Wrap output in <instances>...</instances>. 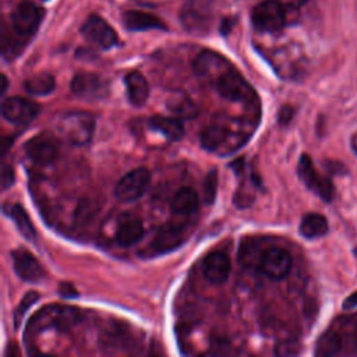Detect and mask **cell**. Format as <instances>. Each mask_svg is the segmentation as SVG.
I'll use <instances>...</instances> for the list:
<instances>
[{
	"mask_svg": "<svg viewBox=\"0 0 357 357\" xmlns=\"http://www.w3.org/2000/svg\"><path fill=\"white\" fill-rule=\"evenodd\" d=\"M43 17V11L32 1H21L11 13L13 28L20 35H32Z\"/></svg>",
	"mask_w": 357,
	"mask_h": 357,
	"instance_id": "obj_10",
	"label": "cell"
},
{
	"mask_svg": "<svg viewBox=\"0 0 357 357\" xmlns=\"http://www.w3.org/2000/svg\"><path fill=\"white\" fill-rule=\"evenodd\" d=\"M38 298H39V294H38L36 291H33V290L28 291V293L22 297L21 303L18 304V307L15 308V312H14V328H15V329L20 328V325L22 324V318H24L25 312L29 310V307H31L33 303L38 301Z\"/></svg>",
	"mask_w": 357,
	"mask_h": 357,
	"instance_id": "obj_30",
	"label": "cell"
},
{
	"mask_svg": "<svg viewBox=\"0 0 357 357\" xmlns=\"http://www.w3.org/2000/svg\"><path fill=\"white\" fill-rule=\"evenodd\" d=\"M14 183V169L11 165H4L1 172V187L3 190H7Z\"/></svg>",
	"mask_w": 357,
	"mask_h": 357,
	"instance_id": "obj_31",
	"label": "cell"
},
{
	"mask_svg": "<svg viewBox=\"0 0 357 357\" xmlns=\"http://www.w3.org/2000/svg\"><path fill=\"white\" fill-rule=\"evenodd\" d=\"M4 213L15 223L20 233L29 241L36 240V230L25 212V209L18 204H6L4 205Z\"/></svg>",
	"mask_w": 357,
	"mask_h": 357,
	"instance_id": "obj_22",
	"label": "cell"
},
{
	"mask_svg": "<svg viewBox=\"0 0 357 357\" xmlns=\"http://www.w3.org/2000/svg\"><path fill=\"white\" fill-rule=\"evenodd\" d=\"M230 135H231V132L226 126H223L220 123H213L202 130L201 145L206 151L216 152L225 146V144L229 141Z\"/></svg>",
	"mask_w": 357,
	"mask_h": 357,
	"instance_id": "obj_19",
	"label": "cell"
},
{
	"mask_svg": "<svg viewBox=\"0 0 357 357\" xmlns=\"http://www.w3.org/2000/svg\"><path fill=\"white\" fill-rule=\"evenodd\" d=\"M354 307H357V290L354 293H351L350 296H347L343 303V308H346V310L354 308Z\"/></svg>",
	"mask_w": 357,
	"mask_h": 357,
	"instance_id": "obj_34",
	"label": "cell"
},
{
	"mask_svg": "<svg viewBox=\"0 0 357 357\" xmlns=\"http://www.w3.org/2000/svg\"><path fill=\"white\" fill-rule=\"evenodd\" d=\"M167 109L178 119H192L198 114L197 103L184 92H176L166 100Z\"/></svg>",
	"mask_w": 357,
	"mask_h": 357,
	"instance_id": "obj_23",
	"label": "cell"
},
{
	"mask_svg": "<svg viewBox=\"0 0 357 357\" xmlns=\"http://www.w3.org/2000/svg\"><path fill=\"white\" fill-rule=\"evenodd\" d=\"M60 134L74 145L88 144L95 131V117L88 112H67L57 120Z\"/></svg>",
	"mask_w": 357,
	"mask_h": 357,
	"instance_id": "obj_1",
	"label": "cell"
},
{
	"mask_svg": "<svg viewBox=\"0 0 357 357\" xmlns=\"http://www.w3.org/2000/svg\"><path fill=\"white\" fill-rule=\"evenodd\" d=\"M258 266L262 273L272 279H283L291 268L290 254L280 247H269L262 250Z\"/></svg>",
	"mask_w": 357,
	"mask_h": 357,
	"instance_id": "obj_8",
	"label": "cell"
},
{
	"mask_svg": "<svg viewBox=\"0 0 357 357\" xmlns=\"http://www.w3.org/2000/svg\"><path fill=\"white\" fill-rule=\"evenodd\" d=\"M353 252H354V255H356V257H357V247H356V248H354V251H353Z\"/></svg>",
	"mask_w": 357,
	"mask_h": 357,
	"instance_id": "obj_38",
	"label": "cell"
},
{
	"mask_svg": "<svg viewBox=\"0 0 357 357\" xmlns=\"http://www.w3.org/2000/svg\"><path fill=\"white\" fill-rule=\"evenodd\" d=\"M79 321V311L75 307L56 305L39 311L29 322L28 331H40L43 328H56L59 331H67Z\"/></svg>",
	"mask_w": 357,
	"mask_h": 357,
	"instance_id": "obj_2",
	"label": "cell"
},
{
	"mask_svg": "<svg viewBox=\"0 0 357 357\" xmlns=\"http://www.w3.org/2000/svg\"><path fill=\"white\" fill-rule=\"evenodd\" d=\"M149 128L162 132L170 141H178L184 135V126L178 117L152 116L148 120Z\"/></svg>",
	"mask_w": 357,
	"mask_h": 357,
	"instance_id": "obj_21",
	"label": "cell"
},
{
	"mask_svg": "<svg viewBox=\"0 0 357 357\" xmlns=\"http://www.w3.org/2000/svg\"><path fill=\"white\" fill-rule=\"evenodd\" d=\"M121 22L124 24L126 29L134 31V32L149 31V29H162V31L167 29L166 24L159 17L145 11H138V10L124 11L121 15Z\"/></svg>",
	"mask_w": 357,
	"mask_h": 357,
	"instance_id": "obj_17",
	"label": "cell"
},
{
	"mask_svg": "<svg viewBox=\"0 0 357 357\" xmlns=\"http://www.w3.org/2000/svg\"><path fill=\"white\" fill-rule=\"evenodd\" d=\"M297 173L301 178V181L305 184L307 188H310L312 192H315L321 199L325 202H331L335 194L333 183L329 177L322 176L318 173L314 167V163L311 158L305 153L301 155L297 166Z\"/></svg>",
	"mask_w": 357,
	"mask_h": 357,
	"instance_id": "obj_4",
	"label": "cell"
},
{
	"mask_svg": "<svg viewBox=\"0 0 357 357\" xmlns=\"http://www.w3.org/2000/svg\"><path fill=\"white\" fill-rule=\"evenodd\" d=\"M71 92L86 100H99L109 95V81L93 73H78L71 81Z\"/></svg>",
	"mask_w": 357,
	"mask_h": 357,
	"instance_id": "obj_7",
	"label": "cell"
},
{
	"mask_svg": "<svg viewBox=\"0 0 357 357\" xmlns=\"http://www.w3.org/2000/svg\"><path fill=\"white\" fill-rule=\"evenodd\" d=\"M342 350V337L335 331L325 332L317 342V356H335Z\"/></svg>",
	"mask_w": 357,
	"mask_h": 357,
	"instance_id": "obj_27",
	"label": "cell"
},
{
	"mask_svg": "<svg viewBox=\"0 0 357 357\" xmlns=\"http://www.w3.org/2000/svg\"><path fill=\"white\" fill-rule=\"evenodd\" d=\"M328 220L321 213H307L300 222V233L305 238H317L328 233Z\"/></svg>",
	"mask_w": 357,
	"mask_h": 357,
	"instance_id": "obj_25",
	"label": "cell"
},
{
	"mask_svg": "<svg viewBox=\"0 0 357 357\" xmlns=\"http://www.w3.org/2000/svg\"><path fill=\"white\" fill-rule=\"evenodd\" d=\"M251 22L261 32H279L286 25L284 6L278 0L261 1L251 11Z\"/></svg>",
	"mask_w": 357,
	"mask_h": 357,
	"instance_id": "obj_3",
	"label": "cell"
},
{
	"mask_svg": "<svg viewBox=\"0 0 357 357\" xmlns=\"http://www.w3.org/2000/svg\"><path fill=\"white\" fill-rule=\"evenodd\" d=\"M15 273L26 282H39L45 272L39 261L26 250L20 248L11 252Z\"/></svg>",
	"mask_w": 357,
	"mask_h": 357,
	"instance_id": "obj_14",
	"label": "cell"
},
{
	"mask_svg": "<svg viewBox=\"0 0 357 357\" xmlns=\"http://www.w3.org/2000/svg\"><path fill=\"white\" fill-rule=\"evenodd\" d=\"M54 86H56L54 77L52 74H49V73L35 74V75L29 77L24 82L25 91L28 93H31V95H38V96L49 95L50 92H53Z\"/></svg>",
	"mask_w": 357,
	"mask_h": 357,
	"instance_id": "obj_26",
	"label": "cell"
},
{
	"mask_svg": "<svg viewBox=\"0 0 357 357\" xmlns=\"http://www.w3.org/2000/svg\"><path fill=\"white\" fill-rule=\"evenodd\" d=\"M199 206V195L191 187L180 188L172 199V211L177 215H190Z\"/></svg>",
	"mask_w": 357,
	"mask_h": 357,
	"instance_id": "obj_24",
	"label": "cell"
},
{
	"mask_svg": "<svg viewBox=\"0 0 357 357\" xmlns=\"http://www.w3.org/2000/svg\"><path fill=\"white\" fill-rule=\"evenodd\" d=\"M215 86L218 93L227 100H247L254 95L248 82L234 68L222 74L215 82Z\"/></svg>",
	"mask_w": 357,
	"mask_h": 357,
	"instance_id": "obj_9",
	"label": "cell"
},
{
	"mask_svg": "<svg viewBox=\"0 0 357 357\" xmlns=\"http://www.w3.org/2000/svg\"><path fill=\"white\" fill-rule=\"evenodd\" d=\"M1 112L6 120L13 124H28L39 112V106L21 96H11L3 100Z\"/></svg>",
	"mask_w": 357,
	"mask_h": 357,
	"instance_id": "obj_13",
	"label": "cell"
},
{
	"mask_svg": "<svg viewBox=\"0 0 357 357\" xmlns=\"http://www.w3.org/2000/svg\"><path fill=\"white\" fill-rule=\"evenodd\" d=\"M218 170L212 169L202 183V201L208 205L213 204L218 192Z\"/></svg>",
	"mask_w": 357,
	"mask_h": 357,
	"instance_id": "obj_29",
	"label": "cell"
},
{
	"mask_svg": "<svg viewBox=\"0 0 357 357\" xmlns=\"http://www.w3.org/2000/svg\"><path fill=\"white\" fill-rule=\"evenodd\" d=\"M99 211V204L92 199V198H82L78 205H77V209H75V213H74V219H75V223L77 225H88L98 213Z\"/></svg>",
	"mask_w": 357,
	"mask_h": 357,
	"instance_id": "obj_28",
	"label": "cell"
},
{
	"mask_svg": "<svg viewBox=\"0 0 357 357\" xmlns=\"http://www.w3.org/2000/svg\"><path fill=\"white\" fill-rule=\"evenodd\" d=\"M144 236V225L138 218L124 219L116 230V241L123 247H130L138 243Z\"/></svg>",
	"mask_w": 357,
	"mask_h": 357,
	"instance_id": "obj_20",
	"label": "cell"
},
{
	"mask_svg": "<svg viewBox=\"0 0 357 357\" xmlns=\"http://www.w3.org/2000/svg\"><path fill=\"white\" fill-rule=\"evenodd\" d=\"M276 353L279 354H294V353H298V346L296 343H283L280 346L276 347Z\"/></svg>",
	"mask_w": 357,
	"mask_h": 357,
	"instance_id": "obj_33",
	"label": "cell"
},
{
	"mask_svg": "<svg viewBox=\"0 0 357 357\" xmlns=\"http://www.w3.org/2000/svg\"><path fill=\"white\" fill-rule=\"evenodd\" d=\"M24 149L26 156L39 166H47L53 163L59 155V145L56 139L46 134H39L26 141Z\"/></svg>",
	"mask_w": 357,
	"mask_h": 357,
	"instance_id": "obj_11",
	"label": "cell"
},
{
	"mask_svg": "<svg viewBox=\"0 0 357 357\" xmlns=\"http://www.w3.org/2000/svg\"><path fill=\"white\" fill-rule=\"evenodd\" d=\"M7 86H8V78H7V75H6V74H1V86H0V89H1V95H4V93H6Z\"/></svg>",
	"mask_w": 357,
	"mask_h": 357,
	"instance_id": "obj_36",
	"label": "cell"
},
{
	"mask_svg": "<svg viewBox=\"0 0 357 357\" xmlns=\"http://www.w3.org/2000/svg\"><path fill=\"white\" fill-rule=\"evenodd\" d=\"M231 64L229 63L227 59L220 56L219 53L211 52V50H204L197 56L194 60V71L199 78H205L213 82L218 81V78L229 71Z\"/></svg>",
	"mask_w": 357,
	"mask_h": 357,
	"instance_id": "obj_12",
	"label": "cell"
},
{
	"mask_svg": "<svg viewBox=\"0 0 357 357\" xmlns=\"http://www.w3.org/2000/svg\"><path fill=\"white\" fill-rule=\"evenodd\" d=\"M293 114H294V109H293V107H290V106H283V107L280 109V112H279L278 120H279L280 124H287V123L291 120Z\"/></svg>",
	"mask_w": 357,
	"mask_h": 357,
	"instance_id": "obj_32",
	"label": "cell"
},
{
	"mask_svg": "<svg viewBox=\"0 0 357 357\" xmlns=\"http://www.w3.org/2000/svg\"><path fill=\"white\" fill-rule=\"evenodd\" d=\"M280 4H283L284 7H300V6H303V4H305L307 1H310V0H278Z\"/></svg>",
	"mask_w": 357,
	"mask_h": 357,
	"instance_id": "obj_35",
	"label": "cell"
},
{
	"mask_svg": "<svg viewBox=\"0 0 357 357\" xmlns=\"http://www.w3.org/2000/svg\"><path fill=\"white\" fill-rule=\"evenodd\" d=\"M350 144H351V149L357 153V132L351 137V139H350Z\"/></svg>",
	"mask_w": 357,
	"mask_h": 357,
	"instance_id": "obj_37",
	"label": "cell"
},
{
	"mask_svg": "<svg viewBox=\"0 0 357 357\" xmlns=\"http://www.w3.org/2000/svg\"><path fill=\"white\" fill-rule=\"evenodd\" d=\"M184 240L183 229L177 225H163L158 229L153 240L151 243V248L155 254L169 252L177 248Z\"/></svg>",
	"mask_w": 357,
	"mask_h": 357,
	"instance_id": "obj_16",
	"label": "cell"
},
{
	"mask_svg": "<svg viewBox=\"0 0 357 357\" xmlns=\"http://www.w3.org/2000/svg\"><path fill=\"white\" fill-rule=\"evenodd\" d=\"M124 84L130 103L134 106H142L149 95V85L146 78L138 71H131L124 77Z\"/></svg>",
	"mask_w": 357,
	"mask_h": 357,
	"instance_id": "obj_18",
	"label": "cell"
},
{
	"mask_svg": "<svg viewBox=\"0 0 357 357\" xmlns=\"http://www.w3.org/2000/svg\"><path fill=\"white\" fill-rule=\"evenodd\" d=\"M230 259L222 251L208 254L202 261V273L212 284H222L227 280L230 273Z\"/></svg>",
	"mask_w": 357,
	"mask_h": 357,
	"instance_id": "obj_15",
	"label": "cell"
},
{
	"mask_svg": "<svg viewBox=\"0 0 357 357\" xmlns=\"http://www.w3.org/2000/svg\"><path fill=\"white\" fill-rule=\"evenodd\" d=\"M151 183V173L146 167H137L124 174L116 188L114 195L123 202H131L145 194Z\"/></svg>",
	"mask_w": 357,
	"mask_h": 357,
	"instance_id": "obj_5",
	"label": "cell"
},
{
	"mask_svg": "<svg viewBox=\"0 0 357 357\" xmlns=\"http://www.w3.org/2000/svg\"><path fill=\"white\" fill-rule=\"evenodd\" d=\"M81 33L88 42L96 45L103 50L112 49L119 43V36L116 31L102 17L96 14H92L86 18V21L81 26Z\"/></svg>",
	"mask_w": 357,
	"mask_h": 357,
	"instance_id": "obj_6",
	"label": "cell"
}]
</instances>
